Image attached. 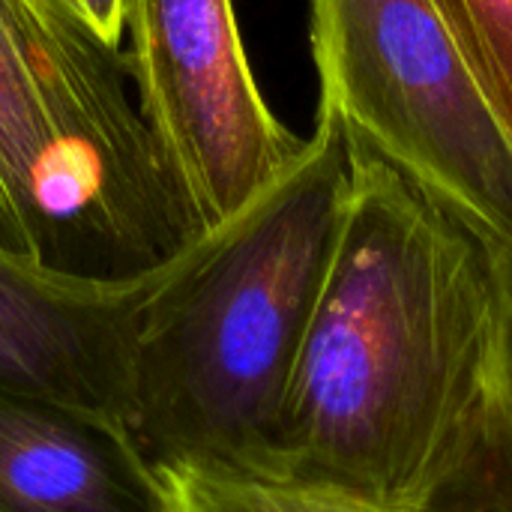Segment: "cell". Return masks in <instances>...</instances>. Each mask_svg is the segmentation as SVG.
Listing matches in <instances>:
<instances>
[{
	"label": "cell",
	"mask_w": 512,
	"mask_h": 512,
	"mask_svg": "<svg viewBox=\"0 0 512 512\" xmlns=\"http://www.w3.org/2000/svg\"><path fill=\"white\" fill-rule=\"evenodd\" d=\"M498 429L501 456L512 495V240L504 243V318H501V357H498Z\"/></svg>",
	"instance_id": "30bf717a"
},
{
	"label": "cell",
	"mask_w": 512,
	"mask_h": 512,
	"mask_svg": "<svg viewBox=\"0 0 512 512\" xmlns=\"http://www.w3.org/2000/svg\"><path fill=\"white\" fill-rule=\"evenodd\" d=\"M201 234L144 126L126 51L63 0H0V246L132 279Z\"/></svg>",
	"instance_id": "3957f363"
},
{
	"label": "cell",
	"mask_w": 512,
	"mask_h": 512,
	"mask_svg": "<svg viewBox=\"0 0 512 512\" xmlns=\"http://www.w3.org/2000/svg\"><path fill=\"white\" fill-rule=\"evenodd\" d=\"M126 66L144 126L207 234L306 147L270 111L231 0H126Z\"/></svg>",
	"instance_id": "5b68a950"
},
{
	"label": "cell",
	"mask_w": 512,
	"mask_h": 512,
	"mask_svg": "<svg viewBox=\"0 0 512 512\" xmlns=\"http://www.w3.org/2000/svg\"><path fill=\"white\" fill-rule=\"evenodd\" d=\"M348 150V216L288 390L279 477L384 512H512L504 240L366 144Z\"/></svg>",
	"instance_id": "6da1fadb"
},
{
	"label": "cell",
	"mask_w": 512,
	"mask_h": 512,
	"mask_svg": "<svg viewBox=\"0 0 512 512\" xmlns=\"http://www.w3.org/2000/svg\"><path fill=\"white\" fill-rule=\"evenodd\" d=\"M351 186L348 141L318 114L300 156L177 255L135 345L126 411L156 468L279 477L288 390Z\"/></svg>",
	"instance_id": "7a4b0ae2"
},
{
	"label": "cell",
	"mask_w": 512,
	"mask_h": 512,
	"mask_svg": "<svg viewBox=\"0 0 512 512\" xmlns=\"http://www.w3.org/2000/svg\"><path fill=\"white\" fill-rule=\"evenodd\" d=\"M168 512H384L336 489L291 477L219 468H159Z\"/></svg>",
	"instance_id": "ba28073f"
},
{
	"label": "cell",
	"mask_w": 512,
	"mask_h": 512,
	"mask_svg": "<svg viewBox=\"0 0 512 512\" xmlns=\"http://www.w3.org/2000/svg\"><path fill=\"white\" fill-rule=\"evenodd\" d=\"M318 114L512 240V141L429 0H309Z\"/></svg>",
	"instance_id": "277c9868"
},
{
	"label": "cell",
	"mask_w": 512,
	"mask_h": 512,
	"mask_svg": "<svg viewBox=\"0 0 512 512\" xmlns=\"http://www.w3.org/2000/svg\"><path fill=\"white\" fill-rule=\"evenodd\" d=\"M174 264L96 279L0 246V387L126 426L135 345Z\"/></svg>",
	"instance_id": "8992f818"
},
{
	"label": "cell",
	"mask_w": 512,
	"mask_h": 512,
	"mask_svg": "<svg viewBox=\"0 0 512 512\" xmlns=\"http://www.w3.org/2000/svg\"><path fill=\"white\" fill-rule=\"evenodd\" d=\"M0 512H168L126 426L0 387Z\"/></svg>",
	"instance_id": "52a82bcc"
},
{
	"label": "cell",
	"mask_w": 512,
	"mask_h": 512,
	"mask_svg": "<svg viewBox=\"0 0 512 512\" xmlns=\"http://www.w3.org/2000/svg\"><path fill=\"white\" fill-rule=\"evenodd\" d=\"M105 45L120 48L126 27H123V9L126 0H63Z\"/></svg>",
	"instance_id": "8fae6325"
},
{
	"label": "cell",
	"mask_w": 512,
	"mask_h": 512,
	"mask_svg": "<svg viewBox=\"0 0 512 512\" xmlns=\"http://www.w3.org/2000/svg\"><path fill=\"white\" fill-rule=\"evenodd\" d=\"M512 141V0H429Z\"/></svg>",
	"instance_id": "9c48e42d"
}]
</instances>
